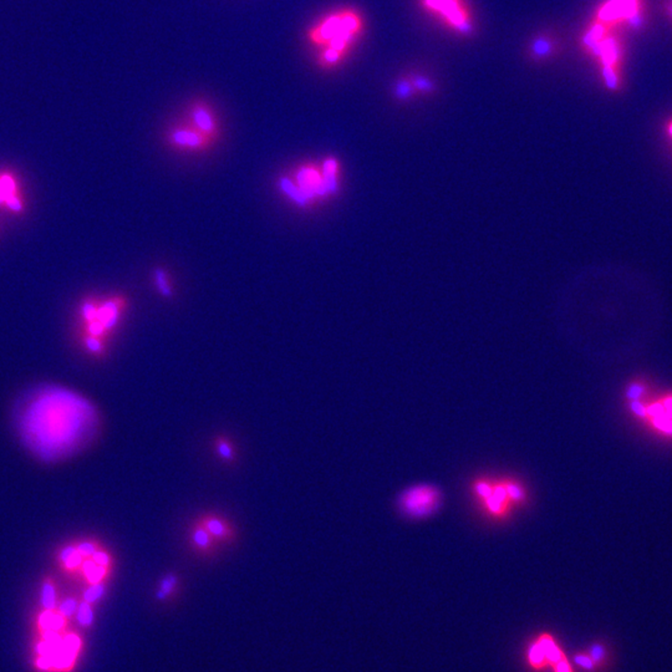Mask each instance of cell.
<instances>
[{"instance_id": "16", "label": "cell", "mask_w": 672, "mask_h": 672, "mask_svg": "<svg viewBox=\"0 0 672 672\" xmlns=\"http://www.w3.org/2000/svg\"><path fill=\"white\" fill-rule=\"evenodd\" d=\"M192 539L200 551H208L213 546V536H210V532L207 531L203 525L196 528Z\"/></svg>"}, {"instance_id": "17", "label": "cell", "mask_w": 672, "mask_h": 672, "mask_svg": "<svg viewBox=\"0 0 672 672\" xmlns=\"http://www.w3.org/2000/svg\"><path fill=\"white\" fill-rule=\"evenodd\" d=\"M40 625L45 630L59 631L64 626V619L60 615L53 614L50 611H45L40 616Z\"/></svg>"}, {"instance_id": "29", "label": "cell", "mask_w": 672, "mask_h": 672, "mask_svg": "<svg viewBox=\"0 0 672 672\" xmlns=\"http://www.w3.org/2000/svg\"><path fill=\"white\" fill-rule=\"evenodd\" d=\"M78 551L83 557H92V554L95 553V546L90 543H83L78 546Z\"/></svg>"}, {"instance_id": "34", "label": "cell", "mask_w": 672, "mask_h": 672, "mask_svg": "<svg viewBox=\"0 0 672 672\" xmlns=\"http://www.w3.org/2000/svg\"><path fill=\"white\" fill-rule=\"evenodd\" d=\"M75 551H76V549H75L74 546H68V548H65V549L61 551V556H60V557H61L64 562H66L68 558L74 554Z\"/></svg>"}, {"instance_id": "30", "label": "cell", "mask_w": 672, "mask_h": 672, "mask_svg": "<svg viewBox=\"0 0 672 672\" xmlns=\"http://www.w3.org/2000/svg\"><path fill=\"white\" fill-rule=\"evenodd\" d=\"M81 560H83V556H81L79 551H78V549H76L74 554L68 558V560L65 562V564H66V567L68 568H76L79 567L80 564H81Z\"/></svg>"}, {"instance_id": "33", "label": "cell", "mask_w": 672, "mask_h": 672, "mask_svg": "<svg viewBox=\"0 0 672 672\" xmlns=\"http://www.w3.org/2000/svg\"><path fill=\"white\" fill-rule=\"evenodd\" d=\"M6 205H9V208L13 210H21V203L20 200L16 198V196H11L8 200H6Z\"/></svg>"}, {"instance_id": "22", "label": "cell", "mask_w": 672, "mask_h": 672, "mask_svg": "<svg viewBox=\"0 0 672 672\" xmlns=\"http://www.w3.org/2000/svg\"><path fill=\"white\" fill-rule=\"evenodd\" d=\"M78 620H79L80 624L84 626L90 625V624L92 623L94 615H92V611H91L89 603L85 601L83 604H80L79 611H78Z\"/></svg>"}, {"instance_id": "15", "label": "cell", "mask_w": 672, "mask_h": 672, "mask_svg": "<svg viewBox=\"0 0 672 672\" xmlns=\"http://www.w3.org/2000/svg\"><path fill=\"white\" fill-rule=\"evenodd\" d=\"M83 567H84L85 575L89 579L90 583H100L101 579L105 575L106 567L96 564L94 560H86Z\"/></svg>"}, {"instance_id": "37", "label": "cell", "mask_w": 672, "mask_h": 672, "mask_svg": "<svg viewBox=\"0 0 672 672\" xmlns=\"http://www.w3.org/2000/svg\"><path fill=\"white\" fill-rule=\"evenodd\" d=\"M3 200H3V197H1V196H0V203H1V202H3Z\"/></svg>"}, {"instance_id": "32", "label": "cell", "mask_w": 672, "mask_h": 672, "mask_svg": "<svg viewBox=\"0 0 672 672\" xmlns=\"http://www.w3.org/2000/svg\"><path fill=\"white\" fill-rule=\"evenodd\" d=\"M86 345L89 347L91 352H100L101 350V342L99 340H96L95 337H89L86 339Z\"/></svg>"}, {"instance_id": "27", "label": "cell", "mask_w": 672, "mask_h": 672, "mask_svg": "<svg viewBox=\"0 0 672 672\" xmlns=\"http://www.w3.org/2000/svg\"><path fill=\"white\" fill-rule=\"evenodd\" d=\"M83 313H84V316L86 318V320H96V316H97V309L95 308L94 305L85 304L84 308H83Z\"/></svg>"}, {"instance_id": "3", "label": "cell", "mask_w": 672, "mask_h": 672, "mask_svg": "<svg viewBox=\"0 0 672 672\" xmlns=\"http://www.w3.org/2000/svg\"><path fill=\"white\" fill-rule=\"evenodd\" d=\"M363 21L356 11L345 9L326 16L308 30V39L313 45L330 47L347 55L352 42L361 32Z\"/></svg>"}, {"instance_id": "14", "label": "cell", "mask_w": 672, "mask_h": 672, "mask_svg": "<svg viewBox=\"0 0 672 672\" xmlns=\"http://www.w3.org/2000/svg\"><path fill=\"white\" fill-rule=\"evenodd\" d=\"M155 282H156V287H157L158 292L166 296V298H171L174 295V288H172V284H171V280H169V277L168 274L163 270L162 268L156 269L155 272Z\"/></svg>"}, {"instance_id": "26", "label": "cell", "mask_w": 672, "mask_h": 672, "mask_svg": "<svg viewBox=\"0 0 672 672\" xmlns=\"http://www.w3.org/2000/svg\"><path fill=\"white\" fill-rule=\"evenodd\" d=\"M91 558H92V560H94L96 564L102 565V567H107V564L110 562L109 556H107L106 553H102V551H95Z\"/></svg>"}, {"instance_id": "28", "label": "cell", "mask_w": 672, "mask_h": 672, "mask_svg": "<svg viewBox=\"0 0 672 672\" xmlns=\"http://www.w3.org/2000/svg\"><path fill=\"white\" fill-rule=\"evenodd\" d=\"M551 668L554 672H574L570 662L568 661V657L562 661L558 662L557 665H554Z\"/></svg>"}, {"instance_id": "23", "label": "cell", "mask_w": 672, "mask_h": 672, "mask_svg": "<svg viewBox=\"0 0 672 672\" xmlns=\"http://www.w3.org/2000/svg\"><path fill=\"white\" fill-rule=\"evenodd\" d=\"M215 447H217V452L218 455L221 456L223 460L226 461H232L233 457H234V453H233V447H232L229 442L224 441V440H218L217 443H215Z\"/></svg>"}, {"instance_id": "36", "label": "cell", "mask_w": 672, "mask_h": 672, "mask_svg": "<svg viewBox=\"0 0 672 672\" xmlns=\"http://www.w3.org/2000/svg\"><path fill=\"white\" fill-rule=\"evenodd\" d=\"M666 130L667 133H668V136L671 137L672 138V121H670L668 124H667Z\"/></svg>"}, {"instance_id": "6", "label": "cell", "mask_w": 672, "mask_h": 672, "mask_svg": "<svg viewBox=\"0 0 672 672\" xmlns=\"http://www.w3.org/2000/svg\"><path fill=\"white\" fill-rule=\"evenodd\" d=\"M187 116L192 126H195L212 141H218L221 136V126L215 111L207 102L202 100L193 101L189 105Z\"/></svg>"}, {"instance_id": "5", "label": "cell", "mask_w": 672, "mask_h": 672, "mask_svg": "<svg viewBox=\"0 0 672 672\" xmlns=\"http://www.w3.org/2000/svg\"><path fill=\"white\" fill-rule=\"evenodd\" d=\"M166 140L168 145L179 151H188V152H200L210 150L213 141L198 131L189 122L179 124L169 127L166 133Z\"/></svg>"}, {"instance_id": "2", "label": "cell", "mask_w": 672, "mask_h": 672, "mask_svg": "<svg viewBox=\"0 0 672 672\" xmlns=\"http://www.w3.org/2000/svg\"><path fill=\"white\" fill-rule=\"evenodd\" d=\"M472 492L478 505L493 520L508 518L513 510L524 505L528 499L524 486L512 478H478L473 484Z\"/></svg>"}, {"instance_id": "11", "label": "cell", "mask_w": 672, "mask_h": 672, "mask_svg": "<svg viewBox=\"0 0 672 672\" xmlns=\"http://www.w3.org/2000/svg\"><path fill=\"white\" fill-rule=\"evenodd\" d=\"M527 661H528V665H529L532 670H534V671L536 672L544 671L546 667L549 666L546 652H544L543 646L541 645V642L538 641L536 637V640L533 641L531 645H529V647H528Z\"/></svg>"}, {"instance_id": "20", "label": "cell", "mask_w": 672, "mask_h": 672, "mask_svg": "<svg viewBox=\"0 0 672 672\" xmlns=\"http://www.w3.org/2000/svg\"><path fill=\"white\" fill-rule=\"evenodd\" d=\"M177 584V578L174 575H167L166 578L163 579L162 583H161V588H160V592L157 593V598L160 600H163V599L167 598L169 594L172 593L174 587Z\"/></svg>"}, {"instance_id": "35", "label": "cell", "mask_w": 672, "mask_h": 672, "mask_svg": "<svg viewBox=\"0 0 672 672\" xmlns=\"http://www.w3.org/2000/svg\"><path fill=\"white\" fill-rule=\"evenodd\" d=\"M664 11H666L667 16L672 19V0H665L664 3Z\"/></svg>"}, {"instance_id": "1", "label": "cell", "mask_w": 672, "mask_h": 672, "mask_svg": "<svg viewBox=\"0 0 672 672\" xmlns=\"http://www.w3.org/2000/svg\"><path fill=\"white\" fill-rule=\"evenodd\" d=\"M16 422L28 448L44 461H55L79 451L94 435L99 419L79 395L44 388L28 400Z\"/></svg>"}, {"instance_id": "18", "label": "cell", "mask_w": 672, "mask_h": 672, "mask_svg": "<svg viewBox=\"0 0 672 672\" xmlns=\"http://www.w3.org/2000/svg\"><path fill=\"white\" fill-rule=\"evenodd\" d=\"M574 661H575V664H577L578 666L585 670V671H598V667L594 664L592 657L589 656V654L587 652H578V654H575V655H574Z\"/></svg>"}, {"instance_id": "19", "label": "cell", "mask_w": 672, "mask_h": 672, "mask_svg": "<svg viewBox=\"0 0 672 672\" xmlns=\"http://www.w3.org/2000/svg\"><path fill=\"white\" fill-rule=\"evenodd\" d=\"M0 196L4 200H8L11 196H16V184L9 176H3L0 179Z\"/></svg>"}, {"instance_id": "13", "label": "cell", "mask_w": 672, "mask_h": 672, "mask_svg": "<svg viewBox=\"0 0 672 672\" xmlns=\"http://www.w3.org/2000/svg\"><path fill=\"white\" fill-rule=\"evenodd\" d=\"M587 652H588L589 656L592 657L594 664L598 667V670L601 667L606 666V662L609 659V652H608V647L604 644L594 642V644L589 646Z\"/></svg>"}, {"instance_id": "21", "label": "cell", "mask_w": 672, "mask_h": 672, "mask_svg": "<svg viewBox=\"0 0 672 672\" xmlns=\"http://www.w3.org/2000/svg\"><path fill=\"white\" fill-rule=\"evenodd\" d=\"M42 598V605H44L47 610L54 609V606H55V590H54V587L52 584H45V585H44Z\"/></svg>"}, {"instance_id": "31", "label": "cell", "mask_w": 672, "mask_h": 672, "mask_svg": "<svg viewBox=\"0 0 672 672\" xmlns=\"http://www.w3.org/2000/svg\"><path fill=\"white\" fill-rule=\"evenodd\" d=\"M89 331L95 336L102 335L104 331H105V328L101 324L100 321L94 320L90 323Z\"/></svg>"}, {"instance_id": "4", "label": "cell", "mask_w": 672, "mask_h": 672, "mask_svg": "<svg viewBox=\"0 0 672 672\" xmlns=\"http://www.w3.org/2000/svg\"><path fill=\"white\" fill-rule=\"evenodd\" d=\"M442 493L432 484H422L404 489L400 494L399 510L412 520H424L436 513L441 507Z\"/></svg>"}, {"instance_id": "25", "label": "cell", "mask_w": 672, "mask_h": 672, "mask_svg": "<svg viewBox=\"0 0 672 672\" xmlns=\"http://www.w3.org/2000/svg\"><path fill=\"white\" fill-rule=\"evenodd\" d=\"M76 609H78V604L73 599H68L66 601H64L61 606H60V611H61L64 616H71Z\"/></svg>"}, {"instance_id": "10", "label": "cell", "mask_w": 672, "mask_h": 672, "mask_svg": "<svg viewBox=\"0 0 672 672\" xmlns=\"http://www.w3.org/2000/svg\"><path fill=\"white\" fill-rule=\"evenodd\" d=\"M120 309L121 304L120 301H107L97 309V316L96 320L100 321L105 329H112L117 324L119 318H120Z\"/></svg>"}, {"instance_id": "9", "label": "cell", "mask_w": 672, "mask_h": 672, "mask_svg": "<svg viewBox=\"0 0 672 672\" xmlns=\"http://www.w3.org/2000/svg\"><path fill=\"white\" fill-rule=\"evenodd\" d=\"M536 639L541 642V645L543 646V649L546 652L549 666L553 667L554 665H557L558 662L567 659L565 652H563L562 647L556 641L554 636L549 634V632H541V634L536 636Z\"/></svg>"}, {"instance_id": "12", "label": "cell", "mask_w": 672, "mask_h": 672, "mask_svg": "<svg viewBox=\"0 0 672 672\" xmlns=\"http://www.w3.org/2000/svg\"><path fill=\"white\" fill-rule=\"evenodd\" d=\"M202 525L205 527L207 531L210 532V536L218 539H228L231 536V531L227 528V525L218 518L215 517H208L207 520H203Z\"/></svg>"}, {"instance_id": "7", "label": "cell", "mask_w": 672, "mask_h": 672, "mask_svg": "<svg viewBox=\"0 0 672 672\" xmlns=\"http://www.w3.org/2000/svg\"><path fill=\"white\" fill-rule=\"evenodd\" d=\"M79 647V637H76L75 635L68 636L66 639H64L59 652L54 656H42L37 662V665L42 668H49V667L65 668V667H68L74 661Z\"/></svg>"}, {"instance_id": "8", "label": "cell", "mask_w": 672, "mask_h": 672, "mask_svg": "<svg viewBox=\"0 0 672 672\" xmlns=\"http://www.w3.org/2000/svg\"><path fill=\"white\" fill-rule=\"evenodd\" d=\"M426 4L431 9L442 13L453 27L463 30L467 29V14L460 6L458 0H426Z\"/></svg>"}, {"instance_id": "24", "label": "cell", "mask_w": 672, "mask_h": 672, "mask_svg": "<svg viewBox=\"0 0 672 672\" xmlns=\"http://www.w3.org/2000/svg\"><path fill=\"white\" fill-rule=\"evenodd\" d=\"M105 592V588L102 584H94V587L88 589L84 594L85 601L86 603H94L97 599H100L102 596V594Z\"/></svg>"}]
</instances>
